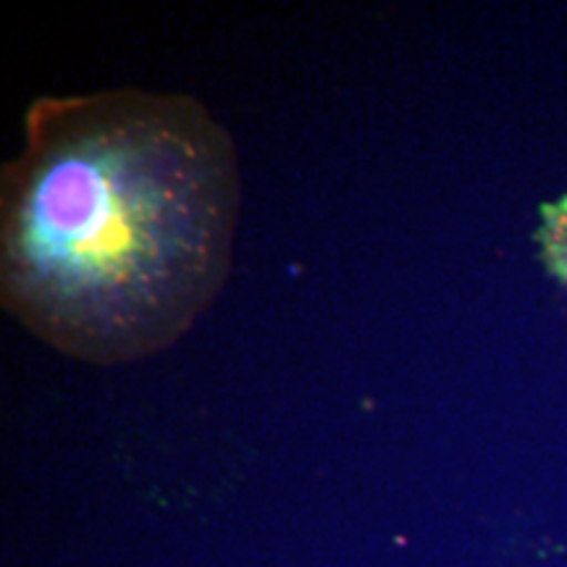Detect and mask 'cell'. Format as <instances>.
<instances>
[{"mask_svg":"<svg viewBox=\"0 0 567 567\" xmlns=\"http://www.w3.org/2000/svg\"><path fill=\"white\" fill-rule=\"evenodd\" d=\"M237 221V147L200 101L38 97L0 176V297L53 350L132 363L216 300Z\"/></svg>","mask_w":567,"mask_h":567,"instance_id":"1","label":"cell"},{"mask_svg":"<svg viewBox=\"0 0 567 567\" xmlns=\"http://www.w3.org/2000/svg\"><path fill=\"white\" fill-rule=\"evenodd\" d=\"M536 243L542 264L567 289V195L542 205Z\"/></svg>","mask_w":567,"mask_h":567,"instance_id":"2","label":"cell"}]
</instances>
